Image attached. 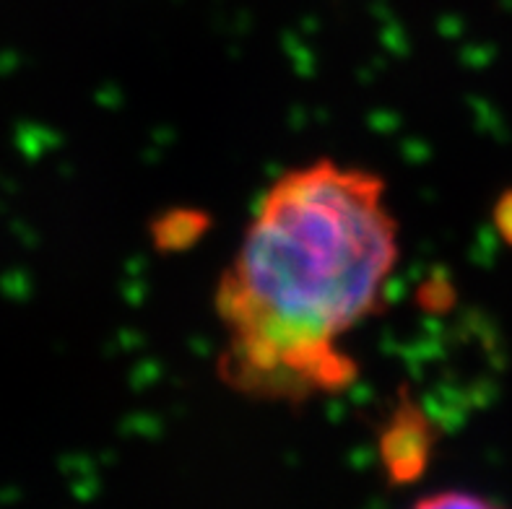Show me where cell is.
Instances as JSON below:
<instances>
[{"instance_id": "1", "label": "cell", "mask_w": 512, "mask_h": 509, "mask_svg": "<svg viewBox=\"0 0 512 509\" xmlns=\"http://www.w3.org/2000/svg\"><path fill=\"white\" fill-rule=\"evenodd\" d=\"M398 258L380 174L333 159L281 174L216 284L221 382L292 406L354 385L359 361L338 343L380 312Z\"/></svg>"}, {"instance_id": "2", "label": "cell", "mask_w": 512, "mask_h": 509, "mask_svg": "<svg viewBox=\"0 0 512 509\" xmlns=\"http://www.w3.org/2000/svg\"><path fill=\"white\" fill-rule=\"evenodd\" d=\"M435 445V421L409 387H401L396 403L377 432V455L388 484H416L435 458Z\"/></svg>"}, {"instance_id": "3", "label": "cell", "mask_w": 512, "mask_h": 509, "mask_svg": "<svg viewBox=\"0 0 512 509\" xmlns=\"http://www.w3.org/2000/svg\"><path fill=\"white\" fill-rule=\"evenodd\" d=\"M211 229V216L201 208H169L151 221V242L164 255H177L195 247Z\"/></svg>"}, {"instance_id": "4", "label": "cell", "mask_w": 512, "mask_h": 509, "mask_svg": "<svg viewBox=\"0 0 512 509\" xmlns=\"http://www.w3.org/2000/svg\"><path fill=\"white\" fill-rule=\"evenodd\" d=\"M416 507L422 509H455V507H489L487 499L468 494V491H442V494H432L416 502Z\"/></svg>"}, {"instance_id": "5", "label": "cell", "mask_w": 512, "mask_h": 509, "mask_svg": "<svg viewBox=\"0 0 512 509\" xmlns=\"http://www.w3.org/2000/svg\"><path fill=\"white\" fill-rule=\"evenodd\" d=\"M494 226L507 245H512V193H505L494 206Z\"/></svg>"}]
</instances>
